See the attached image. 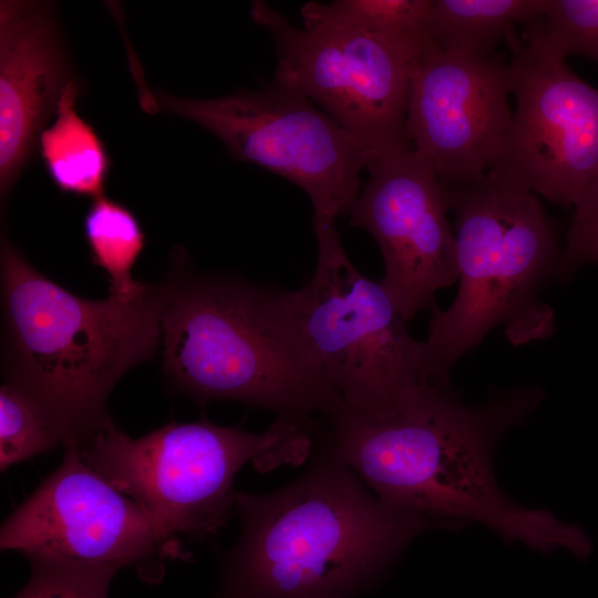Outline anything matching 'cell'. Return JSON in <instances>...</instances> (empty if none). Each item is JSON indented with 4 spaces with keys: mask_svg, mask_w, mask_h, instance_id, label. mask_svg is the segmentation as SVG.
<instances>
[{
    "mask_svg": "<svg viewBox=\"0 0 598 598\" xmlns=\"http://www.w3.org/2000/svg\"><path fill=\"white\" fill-rule=\"evenodd\" d=\"M250 17L275 41L274 79L299 91L355 137L371 161L410 146L405 121L411 66L431 43L333 24L299 29L261 0L254 1Z\"/></svg>",
    "mask_w": 598,
    "mask_h": 598,
    "instance_id": "cell-9",
    "label": "cell"
},
{
    "mask_svg": "<svg viewBox=\"0 0 598 598\" xmlns=\"http://www.w3.org/2000/svg\"><path fill=\"white\" fill-rule=\"evenodd\" d=\"M574 208L557 269V275L564 278L584 265L598 264V176L586 187Z\"/></svg>",
    "mask_w": 598,
    "mask_h": 598,
    "instance_id": "cell-22",
    "label": "cell"
},
{
    "mask_svg": "<svg viewBox=\"0 0 598 598\" xmlns=\"http://www.w3.org/2000/svg\"><path fill=\"white\" fill-rule=\"evenodd\" d=\"M311 455L276 491H236L240 532L216 598H355L419 535L442 528L381 503L324 436Z\"/></svg>",
    "mask_w": 598,
    "mask_h": 598,
    "instance_id": "cell-2",
    "label": "cell"
},
{
    "mask_svg": "<svg viewBox=\"0 0 598 598\" xmlns=\"http://www.w3.org/2000/svg\"><path fill=\"white\" fill-rule=\"evenodd\" d=\"M507 63L431 43L410 72L405 137L447 188L475 183L498 164L513 120Z\"/></svg>",
    "mask_w": 598,
    "mask_h": 598,
    "instance_id": "cell-12",
    "label": "cell"
},
{
    "mask_svg": "<svg viewBox=\"0 0 598 598\" xmlns=\"http://www.w3.org/2000/svg\"><path fill=\"white\" fill-rule=\"evenodd\" d=\"M507 39L515 110L497 166L489 173L543 198L574 207L598 176V89L574 73L528 28Z\"/></svg>",
    "mask_w": 598,
    "mask_h": 598,
    "instance_id": "cell-11",
    "label": "cell"
},
{
    "mask_svg": "<svg viewBox=\"0 0 598 598\" xmlns=\"http://www.w3.org/2000/svg\"><path fill=\"white\" fill-rule=\"evenodd\" d=\"M431 0L309 1L301 9L303 25L333 24L401 39L430 43L426 32Z\"/></svg>",
    "mask_w": 598,
    "mask_h": 598,
    "instance_id": "cell-18",
    "label": "cell"
},
{
    "mask_svg": "<svg viewBox=\"0 0 598 598\" xmlns=\"http://www.w3.org/2000/svg\"><path fill=\"white\" fill-rule=\"evenodd\" d=\"M546 0H431L426 32L440 49L491 58L495 48L538 22Z\"/></svg>",
    "mask_w": 598,
    "mask_h": 598,
    "instance_id": "cell-16",
    "label": "cell"
},
{
    "mask_svg": "<svg viewBox=\"0 0 598 598\" xmlns=\"http://www.w3.org/2000/svg\"><path fill=\"white\" fill-rule=\"evenodd\" d=\"M179 270L162 319L171 389L198 405L236 401L326 422L342 402L301 330L293 291Z\"/></svg>",
    "mask_w": 598,
    "mask_h": 598,
    "instance_id": "cell-3",
    "label": "cell"
},
{
    "mask_svg": "<svg viewBox=\"0 0 598 598\" xmlns=\"http://www.w3.org/2000/svg\"><path fill=\"white\" fill-rule=\"evenodd\" d=\"M317 265L293 291L303 336L343 411L357 416L390 412L434 389L424 363L423 341L381 282L357 269L337 229L315 233Z\"/></svg>",
    "mask_w": 598,
    "mask_h": 598,
    "instance_id": "cell-7",
    "label": "cell"
},
{
    "mask_svg": "<svg viewBox=\"0 0 598 598\" xmlns=\"http://www.w3.org/2000/svg\"><path fill=\"white\" fill-rule=\"evenodd\" d=\"M367 171L349 224L374 238L384 262L381 283L408 321L457 281L448 193L410 146L374 158Z\"/></svg>",
    "mask_w": 598,
    "mask_h": 598,
    "instance_id": "cell-13",
    "label": "cell"
},
{
    "mask_svg": "<svg viewBox=\"0 0 598 598\" xmlns=\"http://www.w3.org/2000/svg\"><path fill=\"white\" fill-rule=\"evenodd\" d=\"M69 437L56 416L22 386L4 381L0 389V468L65 446Z\"/></svg>",
    "mask_w": 598,
    "mask_h": 598,
    "instance_id": "cell-19",
    "label": "cell"
},
{
    "mask_svg": "<svg viewBox=\"0 0 598 598\" xmlns=\"http://www.w3.org/2000/svg\"><path fill=\"white\" fill-rule=\"evenodd\" d=\"M156 103L213 133L238 161L264 167L309 197L312 227H336L359 194L364 146L296 89L272 79L210 99L156 94Z\"/></svg>",
    "mask_w": 598,
    "mask_h": 598,
    "instance_id": "cell-8",
    "label": "cell"
},
{
    "mask_svg": "<svg viewBox=\"0 0 598 598\" xmlns=\"http://www.w3.org/2000/svg\"><path fill=\"white\" fill-rule=\"evenodd\" d=\"M83 233L92 262L109 276L110 297L130 301L147 289L132 277L145 246L136 216L124 205L104 196L95 198L83 219Z\"/></svg>",
    "mask_w": 598,
    "mask_h": 598,
    "instance_id": "cell-17",
    "label": "cell"
},
{
    "mask_svg": "<svg viewBox=\"0 0 598 598\" xmlns=\"http://www.w3.org/2000/svg\"><path fill=\"white\" fill-rule=\"evenodd\" d=\"M80 85L72 80L60 97L54 122L38 141L50 181L63 194L103 196L112 162L95 130L76 112Z\"/></svg>",
    "mask_w": 598,
    "mask_h": 598,
    "instance_id": "cell-15",
    "label": "cell"
},
{
    "mask_svg": "<svg viewBox=\"0 0 598 598\" xmlns=\"http://www.w3.org/2000/svg\"><path fill=\"white\" fill-rule=\"evenodd\" d=\"M31 574L14 598H109L118 569L43 556L27 557Z\"/></svg>",
    "mask_w": 598,
    "mask_h": 598,
    "instance_id": "cell-21",
    "label": "cell"
},
{
    "mask_svg": "<svg viewBox=\"0 0 598 598\" xmlns=\"http://www.w3.org/2000/svg\"><path fill=\"white\" fill-rule=\"evenodd\" d=\"M315 422L278 415L252 433L206 419L173 421L133 439L110 421L71 448L171 535L209 539L235 513L237 472L247 463L261 473L301 465L315 447Z\"/></svg>",
    "mask_w": 598,
    "mask_h": 598,
    "instance_id": "cell-6",
    "label": "cell"
},
{
    "mask_svg": "<svg viewBox=\"0 0 598 598\" xmlns=\"http://www.w3.org/2000/svg\"><path fill=\"white\" fill-rule=\"evenodd\" d=\"M71 78L49 2H0V193L7 197L34 155Z\"/></svg>",
    "mask_w": 598,
    "mask_h": 598,
    "instance_id": "cell-14",
    "label": "cell"
},
{
    "mask_svg": "<svg viewBox=\"0 0 598 598\" xmlns=\"http://www.w3.org/2000/svg\"><path fill=\"white\" fill-rule=\"evenodd\" d=\"M544 398L538 386L467 404L447 389L423 392L374 416L340 412L324 437L385 506L442 528L481 523L539 553L564 549L589 557L592 544L577 525L549 511L513 502L493 466L496 444Z\"/></svg>",
    "mask_w": 598,
    "mask_h": 598,
    "instance_id": "cell-1",
    "label": "cell"
},
{
    "mask_svg": "<svg viewBox=\"0 0 598 598\" xmlns=\"http://www.w3.org/2000/svg\"><path fill=\"white\" fill-rule=\"evenodd\" d=\"M447 193L460 287L447 309L430 310L423 341L426 372L441 388H450L456 361L498 324L506 326L513 343L553 332L554 315L538 295L557 275L561 255L555 228L533 192L488 174Z\"/></svg>",
    "mask_w": 598,
    "mask_h": 598,
    "instance_id": "cell-5",
    "label": "cell"
},
{
    "mask_svg": "<svg viewBox=\"0 0 598 598\" xmlns=\"http://www.w3.org/2000/svg\"><path fill=\"white\" fill-rule=\"evenodd\" d=\"M2 550L133 569L147 584L185 557L176 536L87 467L71 448L61 465L2 523Z\"/></svg>",
    "mask_w": 598,
    "mask_h": 598,
    "instance_id": "cell-10",
    "label": "cell"
},
{
    "mask_svg": "<svg viewBox=\"0 0 598 598\" xmlns=\"http://www.w3.org/2000/svg\"><path fill=\"white\" fill-rule=\"evenodd\" d=\"M6 380L39 399L74 447L111 420L116 382L148 360L162 338L169 280L130 301L90 300L39 272L1 239Z\"/></svg>",
    "mask_w": 598,
    "mask_h": 598,
    "instance_id": "cell-4",
    "label": "cell"
},
{
    "mask_svg": "<svg viewBox=\"0 0 598 598\" xmlns=\"http://www.w3.org/2000/svg\"><path fill=\"white\" fill-rule=\"evenodd\" d=\"M527 28L553 53L598 64V0H546L542 19Z\"/></svg>",
    "mask_w": 598,
    "mask_h": 598,
    "instance_id": "cell-20",
    "label": "cell"
}]
</instances>
